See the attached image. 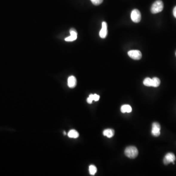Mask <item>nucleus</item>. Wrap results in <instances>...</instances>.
<instances>
[{
	"label": "nucleus",
	"mask_w": 176,
	"mask_h": 176,
	"mask_svg": "<svg viewBox=\"0 0 176 176\" xmlns=\"http://www.w3.org/2000/svg\"><path fill=\"white\" fill-rule=\"evenodd\" d=\"M152 81H153L152 87H157L160 85V80L157 77H154L152 78Z\"/></svg>",
	"instance_id": "obj_13"
},
{
	"label": "nucleus",
	"mask_w": 176,
	"mask_h": 176,
	"mask_svg": "<svg viewBox=\"0 0 176 176\" xmlns=\"http://www.w3.org/2000/svg\"><path fill=\"white\" fill-rule=\"evenodd\" d=\"M160 127H152V134L155 137H158L160 134Z\"/></svg>",
	"instance_id": "obj_12"
},
{
	"label": "nucleus",
	"mask_w": 176,
	"mask_h": 176,
	"mask_svg": "<svg viewBox=\"0 0 176 176\" xmlns=\"http://www.w3.org/2000/svg\"><path fill=\"white\" fill-rule=\"evenodd\" d=\"M71 36L65 38V41L67 42H72L75 40L77 37V33L74 28L70 30Z\"/></svg>",
	"instance_id": "obj_7"
},
{
	"label": "nucleus",
	"mask_w": 176,
	"mask_h": 176,
	"mask_svg": "<svg viewBox=\"0 0 176 176\" xmlns=\"http://www.w3.org/2000/svg\"><path fill=\"white\" fill-rule=\"evenodd\" d=\"M100 97L97 94H94V101H97L100 100Z\"/></svg>",
	"instance_id": "obj_17"
},
{
	"label": "nucleus",
	"mask_w": 176,
	"mask_h": 176,
	"mask_svg": "<svg viewBox=\"0 0 176 176\" xmlns=\"http://www.w3.org/2000/svg\"><path fill=\"white\" fill-rule=\"evenodd\" d=\"M76 79L74 76H71L68 79V85L71 88H74L76 85Z\"/></svg>",
	"instance_id": "obj_8"
},
{
	"label": "nucleus",
	"mask_w": 176,
	"mask_h": 176,
	"mask_svg": "<svg viewBox=\"0 0 176 176\" xmlns=\"http://www.w3.org/2000/svg\"><path fill=\"white\" fill-rule=\"evenodd\" d=\"M103 134L104 136H106L108 138H111L114 136V130L112 129H106L104 131Z\"/></svg>",
	"instance_id": "obj_9"
},
{
	"label": "nucleus",
	"mask_w": 176,
	"mask_h": 176,
	"mask_svg": "<svg viewBox=\"0 0 176 176\" xmlns=\"http://www.w3.org/2000/svg\"><path fill=\"white\" fill-rule=\"evenodd\" d=\"M108 33L107 24L106 22H103L102 24V28L100 32V36L101 38L106 37Z\"/></svg>",
	"instance_id": "obj_6"
},
{
	"label": "nucleus",
	"mask_w": 176,
	"mask_h": 176,
	"mask_svg": "<svg viewBox=\"0 0 176 176\" xmlns=\"http://www.w3.org/2000/svg\"><path fill=\"white\" fill-rule=\"evenodd\" d=\"M143 84L147 87H152V85H153L152 79H151L149 77L145 78L143 81Z\"/></svg>",
	"instance_id": "obj_14"
},
{
	"label": "nucleus",
	"mask_w": 176,
	"mask_h": 176,
	"mask_svg": "<svg viewBox=\"0 0 176 176\" xmlns=\"http://www.w3.org/2000/svg\"><path fill=\"white\" fill-rule=\"evenodd\" d=\"M176 160V157L173 153H168L167 154L163 159V163L165 165H168L170 163L174 164V161Z\"/></svg>",
	"instance_id": "obj_4"
},
{
	"label": "nucleus",
	"mask_w": 176,
	"mask_h": 176,
	"mask_svg": "<svg viewBox=\"0 0 176 176\" xmlns=\"http://www.w3.org/2000/svg\"><path fill=\"white\" fill-rule=\"evenodd\" d=\"M125 154L126 156L130 159L136 158L139 154L137 148L133 146H130L127 147L125 150Z\"/></svg>",
	"instance_id": "obj_1"
},
{
	"label": "nucleus",
	"mask_w": 176,
	"mask_h": 176,
	"mask_svg": "<svg viewBox=\"0 0 176 176\" xmlns=\"http://www.w3.org/2000/svg\"></svg>",
	"instance_id": "obj_20"
},
{
	"label": "nucleus",
	"mask_w": 176,
	"mask_h": 176,
	"mask_svg": "<svg viewBox=\"0 0 176 176\" xmlns=\"http://www.w3.org/2000/svg\"><path fill=\"white\" fill-rule=\"evenodd\" d=\"M91 3L94 5H98L102 4L103 0H91Z\"/></svg>",
	"instance_id": "obj_16"
},
{
	"label": "nucleus",
	"mask_w": 176,
	"mask_h": 176,
	"mask_svg": "<svg viewBox=\"0 0 176 176\" xmlns=\"http://www.w3.org/2000/svg\"><path fill=\"white\" fill-rule=\"evenodd\" d=\"M68 136L71 138L76 139L79 137V133L75 130H71L69 131L68 134Z\"/></svg>",
	"instance_id": "obj_11"
},
{
	"label": "nucleus",
	"mask_w": 176,
	"mask_h": 176,
	"mask_svg": "<svg viewBox=\"0 0 176 176\" xmlns=\"http://www.w3.org/2000/svg\"><path fill=\"white\" fill-rule=\"evenodd\" d=\"M164 5L161 0H157L152 4L151 8V11L153 14L158 13L163 11Z\"/></svg>",
	"instance_id": "obj_2"
},
{
	"label": "nucleus",
	"mask_w": 176,
	"mask_h": 176,
	"mask_svg": "<svg viewBox=\"0 0 176 176\" xmlns=\"http://www.w3.org/2000/svg\"><path fill=\"white\" fill-rule=\"evenodd\" d=\"M173 15L176 18V7H175L173 10Z\"/></svg>",
	"instance_id": "obj_19"
},
{
	"label": "nucleus",
	"mask_w": 176,
	"mask_h": 176,
	"mask_svg": "<svg viewBox=\"0 0 176 176\" xmlns=\"http://www.w3.org/2000/svg\"><path fill=\"white\" fill-rule=\"evenodd\" d=\"M132 111V108L130 105H123L121 106V112L123 113H131Z\"/></svg>",
	"instance_id": "obj_10"
},
{
	"label": "nucleus",
	"mask_w": 176,
	"mask_h": 176,
	"mask_svg": "<svg viewBox=\"0 0 176 176\" xmlns=\"http://www.w3.org/2000/svg\"><path fill=\"white\" fill-rule=\"evenodd\" d=\"M141 13H140V11L137 9L134 10L131 12V17L132 20L134 23H139L141 20Z\"/></svg>",
	"instance_id": "obj_3"
},
{
	"label": "nucleus",
	"mask_w": 176,
	"mask_h": 176,
	"mask_svg": "<svg viewBox=\"0 0 176 176\" xmlns=\"http://www.w3.org/2000/svg\"><path fill=\"white\" fill-rule=\"evenodd\" d=\"M128 54L130 57L134 60H140L142 57L141 52L138 50H130L128 51Z\"/></svg>",
	"instance_id": "obj_5"
},
{
	"label": "nucleus",
	"mask_w": 176,
	"mask_h": 176,
	"mask_svg": "<svg viewBox=\"0 0 176 176\" xmlns=\"http://www.w3.org/2000/svg\"><path fill=\"white\" fill-rule=\"evenodd\" d=\"M97 168L94 165H91L89 166V172L91 175H95L97 173Z\"/></svg>",
	"instance_id": "obj_15"
},
{
	"label": "nucleus",
	"mask_w": 176,
	"mask_h": 176,
	"mask_svg": "<svg viewBox=\"0 0 176 176\" xmlns=\"http://www.w3.org/2000/svg\"><path fill=\"white\" fill-rule=\"evenodd\" d=\"M87 101L88 103L89 104H91L93 102V100H91V98L90 97H88L87 98Z\"/></svg>",
	"instance_id": "obj_18"
}]
</instances>
